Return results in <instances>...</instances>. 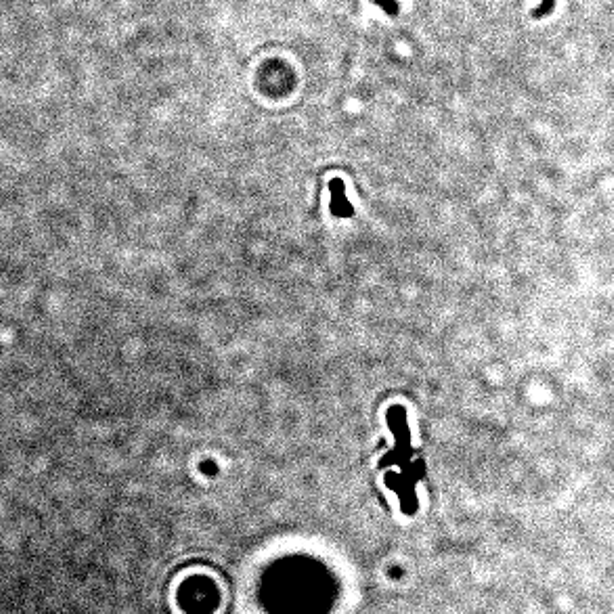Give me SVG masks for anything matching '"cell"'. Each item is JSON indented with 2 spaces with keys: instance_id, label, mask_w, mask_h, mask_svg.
Listing matches in <instances>:
<instances>
[{
  "instance_id": "cell-1",
  "label": "cell",
  "mask_w": 614,
  "mask_h": 614,
  "mask_svg": "<svg viewBox=\"0 0 614 614\" xmlns=\"http://www.w3.org/2000/svg\"><path fill=\"white\" fill-rule=\"evenodd\" d=\"M332 212L334 216H350L352 214V208L346 206V197H344V182L342 180H332Z\"/></svg>"
}]
</instances>
